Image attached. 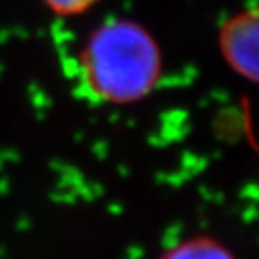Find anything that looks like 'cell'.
Here are the masks:
<instances>
[{
	"label": "cell",
	"instance_id": "obj_4",
	"mask_svg": "<svg viewBox=\"0 0 259 259\" xmlns=\"http://www.w3.org/2000/svg\"><path fill=\"white\" fill-rule=\"evenodd\" d=\"M49 13L60 18H74L85 15L103 0H40Z\"/></svg>",
	"mask_w": 259,
	"mask_h": 259
},
{
	"label": "cell",
	"instance_id": "obj_3",
	"mask_svg": "<svg viewBox=\"0 0 259 259\" xmlns=\"http://www.w3.org/2000/svg\"><path fill=\"white\" fill-rule=\"evenodd\" d=\"M157 259H238L231 248L209 236H193L166 248Z\"/></svg>",
	"mask_w": 259,
	"mask_h": 259
},
{
	"label": "cell",
	"instance_id": "obj_1",
	"mask_svg": "<svg viewBox=\"0 0 259 259\" xmlns=\"http://www.w3.org/2000/svg\"><path fill=\"white\" fill-rule=\"evenodd\" d=\"M79 76L90 96L108 105L142 101L162 76V49L134 18H108L87 34L77 54Z\"/></svg>",
	"mask_w": 259,
	"mask_h": 259
},
{
	"label": "cell",
	"instance_id": "obj_2",
	"mask_svg": "<svg viewBox=\"0 0 259 259\" xmlns=\"http://www.w3.org/2000/svg\"><path fill=\"white\" fill-rule=\"evenodd\" d=\"M218 51L227 67L243 79L257 81L259 15L255 8L232 13L220 24Z\"/></svg>",
	"mask_w": 259,
	"mask_h": 259
}]
</instances>
